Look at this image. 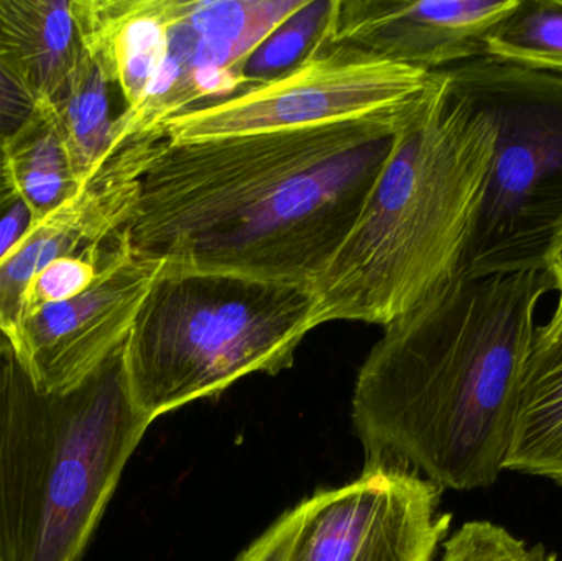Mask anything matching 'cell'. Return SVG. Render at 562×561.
Instances as JSON below:
<instances>
[{"label": "cell", "instance_id": "obj_1", "mask_svg": "<svg viewBox=\"0 0 562 561\" xmlns=\"http://www.w3.org/2000/svg\"><path fill=\"white\" fill-rule=\"evenodd\" d=\"M400 119L165 141L122 236L147 259L311 283L356 224Z\"/></svg>", "mask_w": 562, "mask_h": 561}, {"label": "cell", "instance_id": "obj_2", "mask_svg": "<svg viewBox=\"0 0 562 561\" xmlns=\"http://www.w3.org/2000/svg\"><path fill=\"white\" fill-rule=\"evenodd\" d=\"M551 289L544 269L461 277L385 326L353 385L366 464L406 468L442 491L492 486L505 471L537 310Z\"/></svg>", "mask_w": 562, "mask_h": 561}, {"label": "cell", "instance_id": "obj_3", "mask_svg": "<svg viewBox=\"0 0 562 561\" xmlns=\"http://www.w3.org/2000/svg\"><path fill=\"white\" fill-rule=\"evenodd\" d=\"M495 141L491 117L439 72L400 119L356 224L311 280L317 325L385 328L461 279Z\"/></svg>", "mask_w": 562, "mask_h": 561}, {"label": "cell", "instance_id": "obj_4", "mask_svg": "<svg viewBox=\"0 0 562 561\" xmlns=\"http://www.w3.org/2000/svg\"><path fill=\"white\" fill-rule=\"evenodd\" d=\"M151 420L135 407L122 349L66 394L16 359L0 402L2 561H79Z\"/></svg>", "mask_w": 562, "mask_h": 561}, {"label": "cell", "instance_id": "obj_5", "mask_svg": "<svg viewBox=\"0 0 562 561\" xmlns=\"http://www.w3.org/2000/svg\"><path fill=\"white\" fill-rule=\"evenodd\" d=\"M317 326L310 283L164 262L122 348L128 394L154 422L247 375L286 371Z\"/></svg>", "mask_w": 562, "mask_h": 561}, {"label": "cell", "instance_id": "obj_6", "mask_svg": "<svg viewBox=\"0 0 562 561\" xmlns=\"http://www.w3.org/2000/svg\"><path fill=\"white\" fill-rule=\"evenodd\" d=\"M494 124V164L462 277L543 269L562 221V76L484 56L446 69Z\"/></svg>", "mask_w": 562, "mask_h": 561}, {"label": "cell", "instance_id": "obj_7", "mask_svg": "<svg viewBox=\"0 0 562 561\" xmlns=\"http://www.w3.org/2000/svg\"><path fill=\"white\" fill-rule=\"evenodd\" d=\"M439 72L398 65L321 35L310 55L279 78L175 115L165 124V141L396 119L435 88Z\"/></svg>", "mask_w": 562, "mask_h": 561}, {"label": "cell", "instance_id": "obj_8", "mask_svg": "<svg viewBox=\"0 0 562 561\" xmlns=\"http://www.w3.org/2000/svg\"><path fill=\"white\" fill-rule=\"evenodd\" d=\"M306 0H171L168 49L145 101L115 117L111 154L165 142L175 115L243 91L240 66Z\"/></svg>", "mask_w": 562, "mask_h": 561}, {"label": "cell", "instance_id": "obj_9", "mask_svg": "<svg viewBox=\"0 0 562 561\" xmlns=\"http://www.w3.org/2000/svg\"><path fill=\"white\" fill-rule=\"evenodd\" d=\"M441 493L415 471L366 464L352 483L301 501L286 561H432L452 519Z\"/></svg>", "mask_w": 562, "mask_h": 561}, {"label": "cell", "instance_id": "obj_10", "mask_svg": "<svg viewBox=\"0 0 562 561\" xmlns=\"http://www.w3.org/2000/svg\"><path fill=\"white\" fill-rule=\"evenodd\" d=\"M161 266L135 254L121 234L88 290L25 316L12 346L33 385L66 394L114 358Z\"/></svg>", "mask_w": 562, "mask_h": 561}, {"label": "cell", "instance_id": "obj_11", "mask_svg": "<svg viewBox=\"0 0 562 561\" xmlns=\"http://www.w3.org/2000/svg\"><path fill=\"white\" fill-rule=\"evenodd\" d=\"M520 0H333L327 42L349 43L422 71L487 56V40Z\"/></svg>", "mask_w": 562, "mask_h": 561}, {"label": "cell", "instance_id": "obj_12", "mask_svg": "<svg viewBox=\"0 0 562 561\" xmlns=\"http://www.w3.org/2000/svg\"><path fill=\"white\" fill-rule=\"evenodd\" d=\"M140 183L98 177L29 233L0 262V333L15 341L20 303L30 280L63 257L105 249L124 233L137 206Z\"/></svg>", "mask_w": 562, "mask_h": 561}, {"label": "cell", "instance_id": "obj_13", "mask_svg": "<svg viewBox=\"0 0 562 561\" xmlns=\"http://www.w3.org/2000/svg\"><path fill=\"white\" fill-rule=\"evenodd\" d=\"M71 9L82 49L135 111L167 58L171 0H71Z\"/></svg>", "mask_w": 562, "mask_h": 561}, {"label": "cell", "instance_id": "obj_14", "mask_svg": "<svg viewBox=\"0 0 562 561\" xmlns=\"http://www.w3.org/2000/svg\"><path fill=\"white\" fill-rule=\"evenodd\" d=\"M505 471L562 487V312L537 326L520 388Z\"/></svg>", "mask_w": 562, "mask_h": 561}, {"label": "cell", "instance_id": "obj_15", "mask_svg": "<svg viewBox=\"0 0 562 561\" xmlns=\"http://www.w3.org/2000/svg\"><path fill=\"white\" fill-rule=\"evenodd\" d=\"M81 55L71 0H0V65L35 104L52 102Z\"/></svg>", "mask_w": 562, "mask_h": 561}, {"label": "cell", "instance_id": "obj_16", "mask_svg": "<svg viewBox=\"0 0 562 561\" xmlns=\"http://www.w3.org/2000/svg\"><path fill=\"white\" fill-rule=\"evenodd\" d=\"M2 150L12 190L33 223L81 193L55 112L46 102L35 104L30 117L3 141Z\"/></svg>", "mask_w": 562, "mask_h": 561}, {"label": "cell", "instance_id": "obj_17", "mask_svg": "<svg viewBox=\"0 0 562 561\" xmlns=\"http://www.w3.org/2000/svg\"><path fill=\"white\" fill-rule=\"evenodd\" d=\"M111 82L82 49L78 65L52 102L59 134L79 187L85 190L101 173L114 141L115 119L109 99Z\"/></svg>", "mask_w": 562, "mask_h": 561}, {"label": "cell", "instance_id": "obj_18", "mask_svg": "<svg viewBox=\"0 0 562 561\" xmlns=\"http://www.w3.org/2000/svg\"><path fill=\"white\" fill-rule=\"evenodd\" d=\"M487 56L562 76V2L520 0L517 10L488 36Z\"/></svg>", "mask_w": 562, "mask_h": 561}, {"label": "cell", "instance_id": "obj_19", "mask_svg": "<svg viewBox=\"0 0 562 561\" xmlns=\"http://www.w3.org/2000/svg\"><path fill=\"white\" fill-rule=\"evenodd\" d=\"M333 0H306L240 66L244 89L272 81L303 61L329 22Z\"/></svg>", "mask_w": 562, "mask_h": 561}, {"label": "cell", "instance_id": "obj_20", "mask_svg": "<svg viewBox=\"0 0 562 561\" xmlns=\"http://www.w3.org/2000/svg\"><path fill=\"white\" fill-rule=\"evenodd\" d=\"M438 561H558L543 546H528L497 524L472 520L442 542Z\"/></svg>", "mask_w": 562, "mask_h": 561}, {"label": "cell", "instance_id": "obj_21", "mask_svg": "<svg viewBox=\"0 0 562 561\" xmlns=\"http://www.w3.org/2000/svg\"><path fill=\"white\" fill-rule=\"evenodd\" d=\"M112 246L114 243L94 253L63 257L36 273L23 292L22 303H20V313H22L20 323L36 310L68 302L88 290L98 279Z\"/></svg>", "mask_w": 562, "mask_h": 561}, {"label": "cell", "instance_id": "obj_22", "mask_svg": "<svg viewBox=\"0 0 562 561\" xmlns=\"http://www.w3.org/2000/svg\"><path fill=\"white\" fill-rule=\"evenodd\" d=\"M303 519V503L281 514L279 519L236 561H286Z\"/></svg>", "mask_w": 562, "mask_h": 561}, {"label": "cell", "instance_id": "obj_23", "mask_svg": "<svg viewBox=\"0 0 562 561\" xmlns=\"http://www.w3.org/2000/svg\"><path fill=\"white\" fill-rule=\"evenodd\" d=\"M35 109L32 96L0 65V137L12 135Z\"/></svg>", "mask_w": 562, "mask_h": 561}, {"label": "cell", "instance_id": "obj_24", "mask_svg": "<svg viewBox=\"0 0 562 561\" xmlns=\"http://www.w3.org/2000/svg\"><path fill=\"white\" fill-rule=\"evenodd\" d=\"M33 217L15 191L0 203V262L32 227Z\"/></svg>", "mask_w": 562, "mask_h": 561}, {"label": "cell", "instance_id": "obj_25", "mask_svg": "<svg viewBox=\"0 0 562 561\" xmlns=\"http://www.w3.org/2000/svg\"><path fill=\"white\" fill-rule=\"evenodd\" d=\"M543 269L553 280L554 290L558 292L557 310L562 312V221L554 229L543 257Z\"/></svg>", "mask_w": 562, "mask_h": 561}, {"label": "cell", "instance_id": "obj_26", "mask_svg": "<svg viewBox=\"0 0 562 561\" xmlns=\"http://www.w3.org/2000/svg\"><path fill=\"white\" fill-rule=\"evenodd\" d=\"M15 362L16 355L12 343L0 333V402H2L3 392H5L7 382H9ZM0 561H2V556H0Z\"/></svg>", "mask_w": 562, "mask_h": 561}]
</instances>
